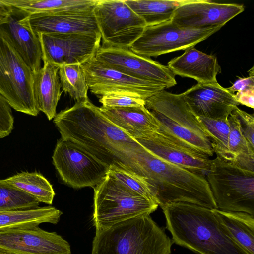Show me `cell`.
I'll list each match as a JSON object with an SVG mask.
<instances>
[{
    "mask_svg": "<svg viewBox=\"0 0 254 254\" xmlns=\"http://www.w3.org/2000/svg\"><path fill=\"white\" fill-rule=\"evenodd\" d=\"M254 67H253L250 70H249V73L250 76L254 75Z\"/></svg>",
    "mask_w": 254,
    "mask_h": 254,
    "instance_id": "f35d334b",
    "label": "cell"
},
{
    "mask_svg": "<svg viewBox=\"0 0 254 254\" xmlns=\"http://www.w3.org/2000/svg\"><path fill=\"white\" fill-rule=\"evenodd\" d=\"M92 222L95 230H103L136 217L150 215L158 205L137 194L108 173L94 188Z\"/></svg>",
    "mask_w": 254,
    "mask_h": 254,
    "instance_id": "5b68a950",
    "label": "cell"
},
{
    "mask_svg": "<svg viewBox=\"0 0 254 254\" xmlns=\"http://www.w3.org/2000/svg\"><path fill=\"white\" fill-rule=\"evenodd\" d=\"M34 72L0 33V95L17 112L37 116Z\"/></svg>",
    "mask_w": 254,
    "mask_h": 254,
    "instance_id": "52a82bcc",
    "label": "cell"
},
{
    "mask_svg": "<svg viewBox=\"0 0 254 254\" xmlns=\"http://www.w3.org/2000/svg\"><path fill=\"white\" fill-rule=\"evenodd\" d=\"M198 117L210 140L214 153L225 159L230 160L228 150L230 125L228 118L213 119Z\"/></svg>",
    "mask_w": 254,
    "mask_h": 254,
    "instance_id": "f546056e",
    "label": "cell"
},
{
    "mask_svg": "<svg viewBox=\"0 0 254 254\" xmlns=\"http://www.w3.org/2000/svg\"><path fill=\"white\" fill-rule=\"evenodd\" d=\"M0 252L5 254H71L68 242L55 232L39 227L0 232Z\"/></svg>",
    "mask_w": 254,
    "mask_h": 254,
    "instance_id": "5bb4252c",
    "label": "cell"
},
{
    "mask_svg": "<svg viewBox=\"0 0 254 254\" xmlns=\"http://www.w3.org/2000/svg\"><path fill=\"white\" fill-rule=\"evenodd\" d=\"M36 199L0 179V211L19 210L39 207Z\"/></svg>",
    "mask_w": 254,
    "mask_h": 254,
    "instance_id": "4dcf8cb0",
    "label": "cell"
},
{
    "mask_svg": "<svg viewBox=\"0 0 254 254\" xmlns=\"http://www.w3.org/2000/svg\"><path fill=\"white\" fill-rule=\"evenodd\" d=\"M102 113L114 125L137 140L158 131L159 124L145 106L100 107Z\"/></svg>",
    "mask_w": 254,
    "mask_h": 254,
    "instance_id": "44dd1931",
    "label": "cell"
},
{
    "mask_svg": "<svg viewBox=\"0 0 254 254\" xmlns=\"http://www.w3.org/2000/svg\"><path fill=\"white\" fill-rule=\"evenodd\" d=\"M43 63L59 67L82 64L94 57L100 47V34L39 33Z\"/></svg>",
    "mask_w": 254,
    "mask_h": 254,
    "instance_id": "7c38bea8",
    "label": "cell"
},
{
    "mask_svg": "<svg viewBox=\"0 0 254 254\" xmlns=\"http://www.w3.org/2000/svg\"><path fill=\"white\" fill-rule=\"evenodd\" d=\"M12 7L7 21L0 25V33L35 72L41 68L42 51L38 36L30 26L29 15Z\"/></svg>",
    "mask_w": 254,
    "mask_h": 254,
    "instance_id": "e0dca14e",
    "label": "cell"
},
{
    "mask_svg": "<svg viewBox=\"0 0 254 254\" xmlns=\"http://www.w3.org/2000/svg\"><path fill=\"white\" fill-rule=\"evenodd\" d=\"M9 184L40 203L51 205L55 195L52 185L41 173L21 172L4 179Z\"/></svg>",
    "mask_w": 254,
    "mask_h": 254,
    "instance_id": "4316f807",
    "label": "cell"
},
{
    "mask_svg": "<svg viewBox=\"0 0 254 254\" xmlns=\"http://www.w3.org/2000/svg\"><path fill=\"white\" fill-rule=\"evenodd\" d=\"M145 107L156 118L158 132L184 147L211 157L214 151L205 129L185 101L182 93L165 90L145 100Z\"/></svg>",
    "mask_w": 254,
    "mask_h": 254,
    "instance_id": "277c9868",
    "label": "cell"
},
{
    "mask_svg": "<svg viewBox=\"0 0 254 254\" xmlns=\"http://www.w3.org/2000/svg\"><path fill=\"white\" fill-rule=\"evenodd\" d=\"M244 9L242 4L193 0L178 7L171 21L181 27L190 29L224 26Z\"/></svg>",
    "mask_w": 254,
    "mask_h": 254,
    "instance_id": "9a60e30c",
    "label": "cell"
},
{
    "mask_svg": "<svg viewBox=\"0 0 254 254\" xmlns=\"http://www.w3.org/2000/svg\"><path fill=\"white\" fill-rule=\"evenodd\" d=\"M0 254H3V253H2L0 252Z\"/></svg>",
    "mask_w": 254,
    "mask_h": 254,
    "instance_id": "ab89813d",
    "label": "cell"
},
{
    "mask_svg": "<svg viewBox=\"0 0 254 254\" xmlns=\"http://www.w3.org/2000/svg\"><path fill=\"white\" fill-rule=\"evenodd\" d=\"M235 97L239 104H242L254 109V88L237 92L236 94H235Z\"/></svg>",
    "mask_w": 254,
    "mask_h": 254,
    "instance_id": "8d00e7d4",
    "label": "cell"
},
{
    "mask_svg": "<svg viewBox=\"0 0 254 254\" xmlns=\"http://www.w3.org/2000/svg\"><path fill=\"white\" fill-rule=\"evenodd\" d=\"M182 95L191 111L200 117L227 119L239 105L235 94L217 82L197 83Z\"/></svg>",
    "mask_w": 254,
    "mask_h": 254,
    "instance_id": "2e32d148",
    "label": "cell"
},
{
    "mask_svg": "<svg viewBox=\"0 0 254 254\" xmlns=\"http://www.w3.org/2000/svg\"><path fill=\"white\" fill-rule=\"evenodd\" d=\"M214 211L235 240L249 254H254V215L217 209Z\"/></svg>",
    "mask_w": 254,
    "mask_h": 254,
    "instance_id": "484cf974",
    "label": "cell"
},
{
    "mask_svg": "<svg viewBox=\"0 0 254 254\" xmlns=\"http://www.w3.org/2000/svg\"><path fill=\"white\" fill-rule=\"evenodd\" d=\"M29 21L36 34H100L93 10L31 15Z\"/></svg>",
    "mask_w": 254,
    "mask_h": 254,
    "instance_id": "d6986e66",
    "label": "cell"
},
{
    "mask_svg": "<svg viewBox=\"0 0 254 254\" xmlns=\"http://www.w3.org/2000/svg\"><path fill=\"white\" fill-rule=\"evenodd\" d=\"M102 106L110 108L145 106V100L130 93L110 92L99 97Z\"/></svg>",
    "mask_w": 254,
    "mask_h": 254,
    "instance_id": "d6a6232c",
    "label": "cell"
},
{
    "mask_svg": "<svg viewBox=\"0 0 254 254\" xmlns=\"http://www.w3.org/2000/svg\"><path fill=\"white\" fill-rule=\"evenodd\" d=\"M94 57L81 65L88 89L99 97L108 93L120 92L146 100L166 89L162 85L136 79L106 66Z\"/></svg>",
    "mask_w": 254,
    "mask_h": 254,
    "instance_id": "4fadbf2b",
    "label": "cell"
},
{
    "mask_svg": "<svg viewBox=\"0 0 254 254\" xmlns=\"http://www.w3.org/2000/svg\"><path fill=\"white\" fill-rule=\"evenodd\" d=\"M52 160L62 180L74 189L94 188L109 169L78 145L62 138L57 141Z\"/></svg>",
    "mask_w": 254,
    "mask_h": 254,
    "instance_id": "30bf717a",
    "label": "cell"
},
{
    "mask_svg": "<svg viewBox=\"0 0 254 254\" xmlns=\"http://www.w3.org/2000/svg\"><path fill=\"white\" fill-rule=\"evenodd\" d=\"M63 212L53 206L0 211V232L19 228L37 226L45 223L57 224Z\"/></svg>",
    "mask_w": 254,
    "mask_h": 254,
    "instance_id": "cb8c5ba5",
    "label": "cell"
},
{
    "mask_svg": "<svg viewBox=\"0 0 254 254\" xmlns=\"http://www.w3.org/2000/svg\"><path fill=\"white\" fill-rule=\"evenodd\" d=\"M59 69L58 66L46 62L34 72V91L37 104L39 111L44 113L49 120L56 115V108L63 92Z\"/></svg>",
    "mask_w": 254,
    "mask_h": 254,
    "instance_id": "7402d4cb",
    "label": "cell"
},
{
    "mask_svg": "<svg viewBox=\"0 0 254 254\" xmlns=\"http://www.w3.org/2000/svg\"><path fill=\"white\" fill-rule=\"evenodd\" d=\"M108 173L132 191L157 204L150 185L142 177L114 167H110Z\"/></svg>",
    "mask_w": 254,
    "mask_h": 254,
    "instance_id": "1f68e13d",
    "label": "cell"
},
{
    "mask_svg": "<svg viewBox=\"0 0 254 254\" xmlns=\"http://www.w3.org/2000/svg\"><path fill=\"white\" fill-rule=\"evenodd\" d=\"M93 13L104 45L129 48L146 27L125 0H97Z\"/></svg>",
    "mask_w": 254,
    "mask_h": 254,
    "instance_id": "9c48e42d",
    "label": "cell"
},
{
    "mask_svg": "<svg viewBox=\"0 0 254 254\" xmlns=\"http://www.w3.org/2000/svg\"><path fill=\"white\" fill-rule=\"evenodd\" d=\"M161 209L173 243L198 254H249L214 209L183 202L169 203Z\"/></svg>",
    "mask_w": 254,
    "mask_h": 254,
    "instance_id": "7a4b0ae2",
    "label": "cell"
},
{
    "mask_svg": "<svg viewBox=\"0 0 254 254\" xmlns=\"http://www.w3.org/2000/svg\"><path fill=\"white\" fill-rule=\"evenodd\" d=\"M31 15L93 10L97 0H1Z\"/></svg>",
    "mask_w": 254,
    "mask_h": 254,
    "instance_id": "603a6c76",
    "label": "cell"
},
{
    "mask_svg": "<svg viewBox=\"0 0 254 254\" xmlns=\"http://www.w3.org/2000/svg\"><path fill=\"white\" fill-rule=\"evenodd\" d=\"M12 108L0 95V139L8 136L14 128Z\"/></svg>",
    "mask_w": 254,
    "mask_h": 254,
    "instance_id": "e575fe53",
    "label": "cell"
},
{
    "mask_svg": "<svg viewBox=\"0 0 254 254\" xmlns=\"http://www.w3.org/2000/svg\"><path fill=\"white\" fill-rule=\"evenodd\" d=\"M228 120L230 125L228 138L230 161L243 169L254 172V148L243 135L238 122L232 113Z\"/></svg>",
    "mask_w": 254,
    "mask_h": 254,
    "instance_id": "83f0119b",
    "label": "cell"
},
{
    "mask_svg": "<svg viewBox=\"0 0 254 254\" xmlns=\"http://www.w3.org/2000/svg\"><path fill=\"white\" fill-rule=\"evenodd\" d=\"M205 177L217 209L254 215V172L216 155Z\"/></svg>",
    "mask_w": 254,
    "mask_h": 254,
    "instance_id": "8992f818",
    "label": "cell"
},
{
    "mask_svg": "<svg viewBox=\"0 0 254 254\" xmlns=\"http://www.w3.org/2000/svg\"><path fill=\"white\" fill-rule=\"evenodd\" d=\"M232 113L237 119L241 131L251 145L254 148V117L237 107Z\"/></svg>",
    "mask_w": 254,
    "mask_h": 254,
    "instance_id": "836d02e7",
    "label": "cell"
},
{
    "mask_svg": "<svg viewBox=\"0 0 254 254\" xmlns=\"http://www.w3.org/2000/svg\"><path fill=\"white\" fill-rule=\"evenodd\" d=\"M167 66L175 75L191 78L202 84L217 82L216 76L221 72L216 56L194 47L185 50L183 54L171 60Z\"/></svg>",
    "mask_w": 254,
    "mask_h": 254,
    "instance_id": "ffe728a7",
    "label": "cell"
},
{
    "mask_svg": "<svg viewBox=\"0 0 254 254\" xmlns=\"http://www.w3.org/2000/svg\"><path fill=\"white\" fill-rule=\"evenodd\" d=\"M58 74L62 91L76 102L88 99V87L81 64H71L59 67Z\"/></svg>",
    "mask_w": 254,
    "mask_h": 254,
    "instance_id": "f1b7e54d",
    "label": "cell"
},
{
    "mask_svg": "<svg viewBox=\"0 0 254 254\" xmlns=\"http://www.w3.org/2000/svg\"><path fill=\"white\" fill-rule=\"evenodd\" d=\"M223 26L190 29L181 27L170 20L146 26L129 49L137 55L147 58L186 50L207 39Z\"/></svg>",
    "mask_w": 254,
    "mask_h": 254,
    "instance_id": "ba28073f",
    "label": "cell"
},
{
    "mask_svg": "<svg viewBox=\"0 0 254 254\" xmlns=\"http://www.w3.org/2000/svg\"><path fill=\"white\" fill-rule=\"evenodd\" d=\"M251 88H254V75L244 78L239 77V79L236 80L232 86L226 89L230 93L235 94V92Z\"/></svg>",
    "mask_w": 254,
    "mask_h": 254,
    "instance_id": "d590c367",
    "label": "cell"
},
{
    "mask_svg": "<svg viewBox=\"0 0 254 254\" xmlns=\"http://www.w3.org/2000/svg\"><path fill=\"white\" fill-rule=\"evenodd\" d=\"M12 7L0 0V25L7 21L12 11Z\"/></svg>",
    "mask_w": 254,
    "mask_h": 254,
    "instance_id": "74e56055",
    "label": "cell"
},
{
    "mask_svg": "<svg viewBox=\"0 0 254 254\" xmlns=\"http://www.w3.org/2000/svg\"><path fill=\"white\" fill-rule=\"evenodd\" d=\"M127 5L146 23L153 26L171 20L175 10L193 0H125Z\"/></svg>",
    "mask_w": 254,
    "mask_h": 254,
    "instance_id": "d4e9b609",
    "label": "cell"
},
{
    "mask_svg": "<svg viewBox=\"0 0 254 254\" xmlns=\"http://www.w3.org/2000/svg\"><path fill=\"white\" fill-rule=\"evenodd\" d=\"M53 122L62 138L78 145L103 164L141 176L147 149L112 123L88 98L60 111Z\"/></svg>",
    "mask_w": 254,
    "mask_h": 254,
    "instance_id": "6da1fadb",
    "label": "cell"
},
{
    "mask_svg": "<svg viewBox=\"0 0 254 254\" xmlns=\"http://www.w3.org/2000/svg\"><path fill=\"white\" fill-rule=\"evenodd\" d=\"M95 58L101 64L130 77L169 88L176 85L175 75L167 66L134 53L129 48L100 46Z\"/></svg>",
    "mask_w": 254,
    "mask_h": 254,
    "instance_id": "8fae6325",
    "label": "cell"
},
{
    "mask_svg": "<svg viewBox=\"0 0 254 254\" xmlns=\"http://www.w3.org/2000/svg\"><path fill=\"white\" fill-rule=\"evenodd\" d=\"M172 240L150 215L95 230L91 254H171Z\"/></svg>",
    "mask_w": 254,
    "mask_h": 254,
    "instance_id": "3957f363",
    "label": "cell"
},
{
    "mask_svg": "<svg viewBox=\"0 0 254 254\" xmlns=\"http://www.w3.org/2000/svg\"><path fill=\"white\" fill-rule=\"evenodd\" d=\"M136 140L156 156L192 172L206 175L210 169L209 157L178 145L158 131Z\"/></svg>",
    "mask_w": 254,
    "mask_h": 254,
    "instance_id": "ac0fdd59",
    "label": "cell"
}]
</instances>
